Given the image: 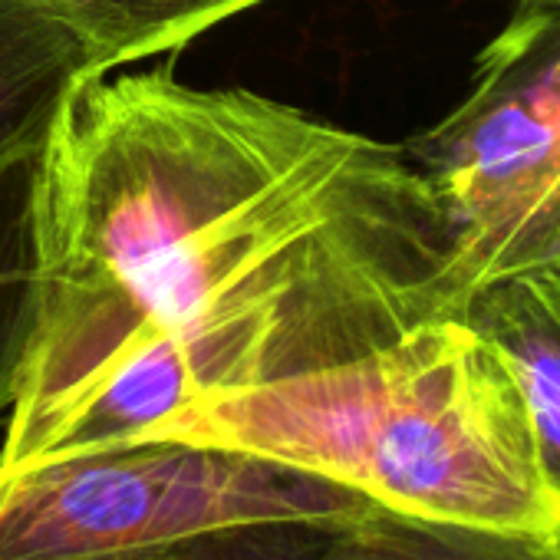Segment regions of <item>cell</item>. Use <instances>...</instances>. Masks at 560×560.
Here are the masks:
<instances>
[{
    "mask_svg": "<svg viewBox=\"0 0 560 560\" xmlns=\"http://www.w3.org/2000/svg\"><path fill=\"white\" fill-rule=\"evenodd\" d=\"M40 145L0 155V419L11 412L37 330Z\"/></svg>",
    "mask_w": 560,
    "mask_h": 560,
    "instance_id": "cell-8",
    "label": "cell"
},
{
    "mask_svg": "<svg viewBox=\"0 0 560 560\" xmlns=\"http://www.w3.org/2000/svg\"><path fill=\"white\" fill-rule=\"evenodd\" d=\"M366 508L327 478L247 452L132 442L0 471V560H149L228 527H340Z\"/></svg>",
    "mask_w": 560,
    "mask_h": 560,
    "instance_id": "cell-3",
    "label": "cell"
},
{
    "mask_svg": "<svg viewBox=\"0 0 560 560\" xmlns=\"http://www.w3.org/2000/svg\"><path fill=\"white\" fill-rule=\"evenodd\" d=\"M560 254V191L530 218V224L511 237L501 254L488 264L481 284L498 273H508V270H517V267H527V264H537V260H547V257H557Z\"/></svg>",
    "mask_w": 560,
    "mask_h": 560,
    "instance_id": "cell-11",
    "label": "cell"
},
{
    "mask_svg": "<svg viewBox=\"0 0 560 560\" xmlns=\"http://www.w3.org/2000/svg\"><path fill=\"white\" fill-rule=\"evenodd\" d=\"M537 4H550V8H560V0H537Z\"/></svg>",
    "mask_w": 560,
    "mask_h": 560,
    "instance_id": "cell-12",
    "label": "cell"
},
{
    "mask_svg": "<svg viewBox=\"0 0 560 560\" xmlns=\"http://www.w3.org/2000/svg\"><path fill=\"white\" fill-rule=\"evenodd\" d=\"M86 50L90 77L175 50L260 0H47Z\"/></svg>",
    "mask_w": 560,
    "mask_h": 560,
    "instance_id": "cell-9",
    "label": "cell"
},
{
    "mask_svg": "<svg viewBox=\"0 0 560 560\" xmlns=\"http://www.w3.org/2000/svg\"><path fill=\"white\" fill-rule=\"evenodd\" d=\"M462 314L508 363L530 416L544 485L560 504V254L485 280Z\"/></svg>",
    "mask_w": 560,
    "mask_h": 560,
    "instance_id": "cell-5",
    "label": "cell"
},
{
    "mask_svg": "<svg viewBox=\"0 0 560 560\" xmlns=\"http://www.w3.org/2000/svg\"><path fill=\"white\" fill-rule=\"evenodd\" d=\"M327 524L304 521H264L214 530L182 547L155 553L149 560H327L324 537Z\"/></svg>",
    "mask_w": 560,
    "mask_h": 560,
    "instance_id": "cell-10",
    "label": "cell"
},
{
    "mask_svg": "<svg viewBox=\"0 0 560 560\" xmlns=\"http://www.w3.org/2000/svg\"><path fill=\"white\" fill-rule=\"evenodd\" d=\"M327 560H560V521L540 527L465 524L370 504L324 537Z\"/></svg>",
    "mask_w": 560,
    "mask_h": 560,
    "instance_id": "cell-7",
    "label": "cell"
},
{
    "mask_svg": "<svg viewBox=\"0 0 560 560\" xmlns=\"http://www.w3.org/2000/svg\"><path fill=\"white\" fill-rule=\"evenodd\" d=\"M155 439L270 458L396 514L560 521L524 396L465 314L416 324L330 366L198 396L132 442Z\"/></svg>",
    "mask_w": 560,
    "mask_h": 560,
    "instance_id": "cell-2",
    "label": "cell"
},
{
    "mask_svg": "<svg viewBox=\"0 0 560 560\" xmlns=\"http://www.w3.org/2000/svg\"><path fill=\"white\" fill-rule=\"evenodd\" d=\"M40 304L0 471L129 445L178 406L465 311L402 145L250 90L86 77L37 172Z\"/></svg>",
    "mask_w": 560,
    "mask_h": 560,
    "instance_id": "cell-1",
    "label": "cell"
},
{
    "mask_svg": "<svg viewBox=\"0 0 560 560\" xmlns=\"http://www.w3.org/2000/svg\"><path fill=\"white\" fill-rule=\"evenodd\" d=\"M402 149L455 228L471 294L560 191V8L530 0L485 47L471 93Z\"/></svg>",
    "mask_w": 560,
    "mask_h": 560,
    "instance_id": "cell-4",
    "label": "cell"
},
{
    "mask_svg": "<svg viewBox=\"0 0 560 560\" xmlns=\"http://www.w3.org/2000/svg\"><path fill=\"white\" fill-rule=\"evenodd\" d=\"M86 77L83 44L47 0H0V155L40 145Z\"/></svg>",
    "mask_w": 560,
    "mask_h": 560,
    "instance_id": "cell-6",
    "label": "cell"
}]
</instances>
